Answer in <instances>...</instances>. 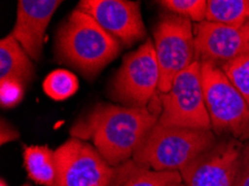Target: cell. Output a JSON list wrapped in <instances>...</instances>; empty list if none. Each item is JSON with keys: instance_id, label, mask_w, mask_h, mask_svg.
Instances as JSON below:
<instances>
[{"instance_id": "18", "label": "cell", "mask_w": 249, "mask_h": 186, "mask_svg": "<svg viewBox=\"0 0 249 186\" xmlns=\"http://www.w3.org/2000/svg\"><path fill=\"white\" fill-rule=\"evenodd\" d=\"M158 3L169 13L188 18L197 24L206 20V0H161Z\"/></svg>"}, {"instance_id": "16", "label": "cell", "mask_w": 249, "mask_h": 186, "mask_svg": "<svg viewBox=\"0 0 249 186\" xmlns=\"http://www.w3.org/2000/svg\"><path fill=\"white\" fill-rule=\"evenodd\" d=\"M206 20L241 28L249 22V0H209Z\"/></svg>"}, {"instance_id": "19", "label": "cell", "mask_w": 249, "mask_h": 186, "mask_svg": "<svg viewBox=\"0 0 249 186\" xmlns=\"http://www.w3.org/2000/svg\"><path fill=\"white\" fill-rule=\"evenodd\" d=\"M249 106V55L241 56L221 67Z\"/></svg>"}, {"instance_id": "14", "label": "cell", "mask_w": 249, "mask_h": 186, "mask_svg": "<svg viewBox=\"0 0 249 186\" xmlns=\"http://www.w3.org/2000/svg\"><path fill=\"white\" fill-rule=\"evenodd\" d=\"M182 176L179 170H154L125 162L115 168L111 186H181Z\"/></svg>"}, {"instance_id": "11", "label": "cell", "mask_w": 249, "mask_h": 186, "mask_svg": "<svg viewBox=\"0 0 249 186\" xmlns=\"http://www.w3.org/2000/svg\"><path fill=\"white\" fill-rule=\"evenodd\" d=\"M196 59L222 67L249 55V22L241 28L203 20L194 26Z\"/></svg>"}, {"instance_id": "4", "label": "cell", "mask_w": 249, "mask_h": 186, "mask_svg": "<svg viewBox=\"0 0 249 186\" xmlns=\"http://www.w3.org/2000/svg\"><path fill=\"white\" fill-rule=\"evenodd\" d=\"M202 86L211 130L216 135L247 140L249 106L220 67L201 62Z\"/></svg>"}, {"instance_id": "10", "label": "cell", "mask_w": 249, "mask_h": 186, "mask_svg": "<svg viewBox=\"0 0 249 186\" xmlns=\"http://www.w3.org/2000/svg\"><path fill=\"white\" fill-rule=\"evenodd\" d=\"M76 9L95 19L102 28L124 46L130 47L146 36V28L137 1L81 0Z\"/></svg>"}, {"instance_id": "2", "label": "cell", "mask_w": 249, "mask_h": 186, "mask_svg": "<svg viewBox=\"0 0 249 186\" xmlns=\"http://www.w3.org/2000/svg\"><path fill=\"white\" fill-rule=\"evenodd\" d=\"M121 43L83 11H71L58 27L55 52L59 62L94 78L119 56Z\"/></svg>"}, {"instance_id": "9", "label": "cell", "mask_w": 249, "mask_h": 186, "mask_svg": "<svg viewBox=\"0 0 249 186\" xmlns=\"http://www.w3.org/2000/svg\"><path fill=\"white\" fill-rule=\"evenodd\" d=\"M245 144L226 137L180 170L181 186H235Z\"/></svg>"}, {"instance_id": "5", "label": "cell", "mask_w": 249, "mask_h": 186, "mask_svg": "<svg viewBox=\"0 0 249 186\" xmlns=\"http://www.w3.org/2000/svg\"><path fill=\"white\" fill-rule=\"evenodd\" d=\"M161 114L158 123L164 126H178L211 130L202 86L201 62L191 65L176 76L171 89L159 96Z\"/></svg>"}, {"instance_id": "7", "label": "cell", "mask_w": 249, "mask_h": 186, "mask_svg": "<svg viewBox=\"0 0 249 186\" xmlns=\"http://www.w3.org/2000/svg\"><path fill=\"white\" fill-rule=\"evenodd\" d=\"M153 37L160 69L158 90L165 94L171 89L176 76L197 60L194 25L188 18L163 14L154 27Z\"/></svg>"}, {"instance_id": "23", "label": "cell", "mask_w": 249, "mask_h": 186, "mask_svg": "<svg viewBox=\"0 0 249 186\" xmlns=\"http://www.w3.org/2000/svg\"><path fill=\"white\" fill-rule=\"evenodd\" d=\"M0 186H8V185H7V183H6V181L3 180V178H1V180H0Z\"/></svg>"}, {"instance_id": "22", "label": "cell", "mask_w": 249, "mask_h": 186, "mask_svg": "<svg viewBox=\"0 0 249 186\" xmlns=\"http://www.w3.org/2000/svg\"><path fill=\"white\" fill-rule=\"evenodd\" d=\"M19 138V132L6 123L5 119H1V125H0V144L5 145L6 143H9L11 140Z\"/></svg>"}, {"instance_id": "8", "label": "cell", "mask_w": 249, "mask_h": 186, "mask_svg": "<svg viewBox=\"0 0 249 186\" xmlns=\"http://www.w3.org/2000/svg\"><path fill=\"white\" fill-rule=\"evenodd\" d=\"M54 186H111L115 175V168L82 139H67L54 152Z\"/></svg>"}, {"instance_id": "6", "label": "cell", "mask_w": 249, "mask_h": 186, "mask_svg": "<svg viewBox=\"0 0 249 186\" xmlns=\"http://www.w3.org/2000/svg\"><path fill=\"white\" fill-rule=\"evenodd\" d=\"M160 69L154 44L148 39L137 51L124 56L110 83V97L121 106L145 108L159 88Z\"/></svg>"}, {"instance_id": "12", "label": "cell", "mask_w": 249, "mask_h": 186, "mask_svg": "<svg viewBox=\"0 0 249 186\" xmlns=\"http://www.w3.org/2000/svg\"><path fill=\"white\" fill-rule=\"evenodd\" d=\"M62 3L60 0H19L17 2L16 22L10 34L32 59H40L45 33Z\"/></svg>"}, {"instance_id": "15", "label": "cell", "mask_w": 249, "mask_h": 186, "mask_svg": "<svg viewBox=\"0 0 249 186\" xmlns=\"http://www.w3.org/2000/svg\"><path fill=\"white\" fill-rule=\"evenodd\" d=\"M24 166L28 177L35 183L54 186L56 166L54 152L47 146L32 145L24 149Z\"/></svg>"}, {"instance_id": "3", "label": "cell", "mask_w": 249, "mask_h": 186, "mask_svg": "<svg viewBox=\"0 0 249 186\" xmlns=\"http://www.w3.org/2000/svg\"><path fill=\"white\" fill-rule=\"evenodd\" d=\"M213 130L164 126L157 123L133 155L139 166L154 170H182L216 145Z\"/></svg>"}, {"instance_id": "20", "label": "cell", "mask_w": 249, "mask_h": 186, "mask_svg": "<svg viewBox=\"0 0 249 186\" xmlns=\"http://www.w3.org/2000/svg\"><path fill=\"white\" fill-rule=\"evenodd\" d=\"M25 95V85L17 81L0 82V104L3 108H10L19 104Z\"/></svg>"}, {"instance_id": "13", "label": "cell", "mask_w": 249, "mask_h": 186, "mask_svg": "<svg viewBox=\"0 0 249 186\" xmlns=\"http://www.w3.org/2000/svg\"><path fill=\"white\" fill-rule=\"evenodd\" d=\"M35 75L30 57L20 44L9 34L0 40V82L17 81L25 86Z\"/></svg>"}, {"instance_id": "17", "label": "cell", "mask_w": 249, "mask_h": 186, "mask_svg": "<svg viewBox=\"0 0 249 186\" xmlns=\"http://www.w3.org/2000/svg\"><path fill=\"white\" fill-rule=\"evenodd\" d=\"M80 84L76 75L66 69H56L43 83L45 94L56 101H65L77 92Z\"/></svg>"}, {"instance_id": "21", "label": "cell", "mask_w": 249, "mask_h": 186, "mask_svg": "<svg viewBox=\"0 0 249 186\" xmlns=\"http://www.w3.org/2000/svg\"><path fill=\"white\" fill-rule=\"evenodd\" d=\"M235 186H249V144L245 145L240 169Z\"/></svg>"}, {"instance_id": "24", "label": "cell", "mask_w": 249, "mask_h": 186, "mask_svg": "<svg viewBox=\"0 0 249 186\" xmlns=\"http://www.w3.org/2000/svg\"><path fill=\"white\" fill-rule=\"evenodd\" d=\"M22 186H30L29 184H25V185H22Z\"/></svg>"}, {"instance_id": "1", "label": "cell", "mask_w": 249, "mask_h": 186, "mask_svg": "<svg viewBox=\"0 0 249 186\" xmlns=\"http://www.w3.org/2000/svg\"><path fill=\"white\" fill-rule=\"evenodd\" d=\"M159 116L148 108L100 102L80 117L70 130L71 137L92 140L95 149L113 168L127 162Z\"/></svg>"}]
</instances>
